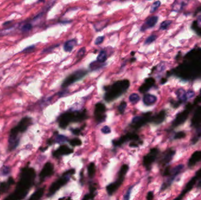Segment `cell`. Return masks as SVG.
Returning <instances> with one entry per match:
<instances>
[{"instance_id": "6da1fadb", "label": "cell", "mask_w": 201, "mask_h": 200, "mask_svg": "<svg viewBox=\"0 0 201 200\" xmlns=\"http://www.w3.org/2000/svg\"><path fill=\"white\" fill-rule=\"evenodd\" d=\"M36 177V171L31 168L22 169L21 178L15 192L7 198L8 200H21L25 198Z\"/></svg>"}, {"instance_id": "7a4b0ae2", "label": "cell", "mask_w": 201, "mask_h": 200, "mask_svg": "<svg viewBox=\"0 0 201 200\" xmlns=\"http://www.w3.org/2000/svg\"><path fill=\"white\" fill-rule=\"evenodd\" d=\"M130 86V81L124 79L115 82L111 86L106 87V93L104 97L105 100L108 102L115 100L125 93Z\"/></svg>"}, {"instance_id": "3957f363", "label": "cell", "mask_w": 201, "mask_h": 200, "mask_svg": "<svg viewBox=\"0 0 201 200\" xmlns=\"http://www.w3.org/2000/svg\"><path fill=\"white\" fill-rule=\"evenodd\" d=\"M175 75L183 79H192L201 76V63L181 65L175 69Z\"/></svg>"}, {"instance_id": "277c9868", "label": "cell", "mask_w": 201, "mask_h": 200, "mask_svg": "<svg viewBox=\"0 0 201 200\" xmlns=\"http://www.w3.org/2000/svg\"><path fill=\"white\" fill-rule=\"evenodd\" d=\"M86 110L82 112H66L63 114L59 118L58 122L59 127L65 129L72 122H80L87 118Z\"/></svg>"}, {"instance_id": "5b68a950", "label": "cell", "mask_w": 201, "mask_h": 200, "mask_svg": "<svg viewBox=\"0 0 201 200\" xmlns=\"http://www.w3.org/2000/svg\"><path fill=\"white\" fill-rule=\"evenodd\" d=\"M74 173H75V170L74 169L68 170L65 173H64L61 177L52 184V185L49 188L48 196L50 197V196H53L57 191H58V190H59L62 187L64 186L65 184H66L69 181V180L70 179L71 176Z\"/></svg>"}, {"instance_id": "8992f818", "label": "cell", "mask_w": 201, "mask_h": 200, "mask_svg": "<svg viewBox=\"0 0 201 200\" xmlns=\"http://www.w3.org/2000/svg\"><path fill=\"white\" fill-rule=\"evenodd\" d=\"M87 73V71L84 69H80L72 73L70 75L66 77V79L63 81L62 87H67L72 83L80 80L82 77L85 76Z\"/></svg>"}, {"instance_id": "52a82bcc", "label": "cell", "mask_w": 201, "mask_h": 200, "mask_svg": "<svg viewBox=\"0 0 201 200\" xmlns=\"http://www.w3.org/2000/svg\"><path fill=\"white\" fill-rule=\"evenodd\" d=\"M192 105L189 104V106L187 105V107L185 110H184L182 112L177 114L176 118H175L172 123V126L174 127H177L178 126H180L181 124H183L188 118L189 114L190 113L191 110L192 109Z\"/></svg>"}, {"instance_id": "ba28073f", "label": "cell", "mask_w": 201, "mask_h": 200, "mask_svg": "<svg viewBox=\"0 0 201 200\" xmlns=\"http://www.w3.org/2000/svg\"><path fill=\"white\" fill-rule=\"evenodd\" d=\"M151 113L149 112L142 116H136L132 119V126L135 129H139L151 120Z\"/></svg>"}, {"instance_id": "9c48e42d", "label": "cell", "mask_w": 201, "mask_h": 200, "mask_svg": "<svg viewBox=\"0 0 201 200\" xmlns=\"http://www.w3.org/2000/svg\"><path fill=\"white\" fill-rule=\"evenodd\" d=\"M20 132L18 131L17 127H14L10 132L9 137V145L8 149L9 150H13L18 146L20 139L18 138V134Z\"/></svg>"}, {"instance_id": "30bf717a", "label": "cell", "mask_w": 201, "mask_h": 200, "mask_svg": "<svg viewBox=\"0 0 201 200\" xmlns=\"http://www.w3.org/2000/svg\"><path fill=\"white\" fill-rule=\"evenodd\" d=\"M105 110L106 108L105 106L102 103H98L95 105V116L96 118V120L99 122H103L105 118Z\"/></svg>"}, {"instance_id": "8fae6325", "label": "cell", "mask_w": 201, "mask_h": 200, "mask_svg": "<svg viewBox=\"0 0 201 200\" xmlns=\"http://www.w3.org/2000/svg\"><path fill=\"white\" fill-rule=\"evenodd\" d=\"M158 154V150L157 149L155 148L152 149L150 150V152L143 157V166L146 167L147 168L150 167L152 164L156 159Z\"/></svg>"}, {"instance_id": "7c38bea8", "label": "cell", "mask_w": 201, "mask_h": 200, "mask_svg": "<svg viewBox=\"0 0 201 200\" xmlns=\"http://www.w3.org/2000/svg\"><path fill=\"white\" fill-rule=\"evenodd\" d=\"M124 178L125 177H124V176H118V178L116 182L111 183L107 187V191L109 196H111L114 192H115L116 190L119 188V187L121 186V184L124 182Z\"/></svg>"}, {"instance_id": "4fadbf2b", "label": "cell", "mask_w": 201, "mask_h": 200, "mask_svg": "<svg viewBox=\"0 0 201 200\" xmlns=\"http://www.w3.org/2000/svg\"><path fill=\"white\" fill-rule=\"evenodd\" d=\"M54 173V166L50 162H48L45 164L44 167L41 171L40 177L42 180L53 175Z\"/></svg>"}, {"instance_id": "5bb4252c", "label": "cell", "mask_w": 201, "mask_h": 200, "mask_svg": "<svg viewBox=\"0 0 201 200\" xmlns=\"http://www.w3.org/2000/svg\"><path fill=\"white\" fill-rule=\"evenodd\" d=\"M138 139L139 137L137 134H136L135 133H128L126 135L121 137L119 140L113 141V144L115 146H118V145H122L124 143H125L126 141L131 140H138Z\"/></svg>"}, {"instance_id": "9a60e30c", "label": "cell", "mask_w": 201, "mask_h": 200, "mask_svg": "<svg viewBox=\"0 0 201 200\" xmlns=\"http://www.w3.org/2000/svg\"><path fill=\"white\" fill-rule=\"evenodd\" d=\"M155 79L152 77H149L146 79L144 83H143L139 89V92L141 93L147 92L151 88V87L154 86V85L155 84Z\"/></svg>"}, {"instance_id": "2e32d148", "label": "cell", "mask_w": 201, "mask_h": 200, "mask_svg": "<svg viewBox=\"0 0 201 200\" xmlns=\"http://www.w3.org/2000/svg\"><path fill=\"white\" fill-rule=\"evenodd\" d=\"M31 118L26 117L21 119L20 123H18V126H17L16 127L17 128L19 132L22 133L27 130L28 127L31 124Z\"/></svg>"}, {"instance_id": "e0dca14e", "label": "cell", "mask_w": 201, "mask_h": 200, "mask_svg": "<svg viewBox=\"0 0 201 200\" xmlns=\"http://www.w3.org/2000/svg\"><path fill=\"white\" fill-rule=\"evenodd\" d=\"M73 152V150L69 148L65 145H61L58 150H55L53 152V155L55 157H59L64 155H68L71 154Z\"/></svg>"}, {"instance_id": "ac0fdd59", "label": "cell", "mask_w": 201, "mask_h": 200, "mask_svg": "<svg viewBox=\"0 0 201 200\" xmlns=\"http://www.w3.org/2000/svg\"><path fill=\"white\" fill-rule=\"evenodd\" d=\"M192 126L194 127H199L201 124V106L197 108L193 114L192 118Z\"/></svg>"}, {"instance_id": "d6986e66", "label": "cell", "mask_w": 201, "mask_h": 200, "mask_svg": "<svg viewBox=\"0 0 201 200\" xmlns=\"http://www.w3.org/2000/svg\"><path fill=\"white\" fill-rule=\"evenodd\" d=\"M158 21V17L157 16H152L151 17L148 18L147 21L144 23L143 25L141 28V30L142 31H145L149 28L154 27L156 24V23Z\"/></svg>"}, {"instance_id": "ffe728a7", "label": "cell", "mask_w": 201, "mask_h": 200, "mask_svg": "<svg viewBox=\"0 0 201 200\" xmlns=\"http://www.w3.org/2000/svg\"><path fill=\"white\" fill-rule=\"evenodd\" d=\"M201 160V151H195L188 161V166L192 167Z\"/></svg>"}, {"instance_id": "44dd1931", "label": "cell", "mask_w": 201, "mask_h": 200, "mask_svg": "<svg viewBox=\"0 0 201 200\" xmlns=\"http://www.w3.org/2000/svg\"><path fill=\"white\" fill-rule=\"evenodd\" d=\"M189 0H175L172 5V11L179 12L183 9V7L187 5Z\"/></svg>"}, {"instance_id": "7402d4cb", "label": "cell", "mask_w": 201, "mask_h": 200, "mask_svg": "<svg viewBox=\"0 0 201 200\" xmlns=\"http://www.w3.org/2000/svg\"><path fill=\"white\" fill-rule=\"evenodd\" d=\"M197 182V178L195 177L192 178V179L189 182H188V184H187L185 188H184V190L182 191V192L181 193V194L176 199H181V198H182L183 196H185L189 191H191V190L195 186V184H196Z\"/></svg>"}, {"instance_id": "603a6c76", "label": "cell", "mask_w": 201, "mask_h": 200, "mask_svg": "<svg viewBox=\"0 0 201 200\" xmlns=\"http://www.w3.org/2000/svg\"><path fill=\"white\" fill-rule=\"evenodd\" d=\"M183 167H184V166L183 164H179L170 170V176H171V178L169 180L168 185H170V183L174 179V178L176 177V176L178 175L182 171Z\"/></svg>"}, {"instance_id": "cb8c5ba5", "label": "cell", "mask_w": 201, "mask_h": 200, "mask_svg": "<svg viewBox=\"0 0 201 200\" xmlns=\"http://www.w3.org/2000/svg\"><path fill=\"white\" fill-rule=\"evenodd\" d=\"M166 118V112L165 110H162L159 113L156 114L155 116L151 117V122L155 124H159L162 123Z\"/></svg>"}, {"instance_id": "d4e9b609", "label": "cell", "mask_w": 201, "mask_h": 200, "mask_svg": "<svg viewBox=\"0 0 201 200\" xmlns=\"http://www.w3.org/2000/svg\"><path fill=\"white\" fill-rule=\"evenodd\" d=\"M14 184V180L12 177L9 178L7 182H4L0 184V193H4L8 190L10 186Z\"/></svg>"}, {"instance_id": "484cf974", "label": "cell", "mask_w": 201, "mask_h": 200, "mask_svg": "<svg viewBox=\"0 0 201 200\" xmlns=\"http://www.w3.org/2000/svg\"><path fill=\"white\" fill-rule=\"evenodd\" d=\"M175 151L174 150H172V149L168 150L167 152L165 153V154L163 156L161 163L164 164H166L170 163V161H171V160L172 159V158L175 155Z\"/></svg>"}, {"instance_id": "4316f807", "label": "cell", "mask_w": 201, "mask_h": 200, "mask_svg": "<svg viewBox=\"0 0 201 200\" xmlns=\"http://www.w3.org/2000/svg\"><path fill=\"white\" fill-rule=\"evenodd\" d=\"M157 100L156 96L151 94H147L143 96V101L145 105L151 106L154 105Z\"/></svg>"}, {"instance_id": "83f0119b", "label": "cell", "mask_w": 201, "mask_h": 200, "mask_svg": "<svg viewBox=\"0 0 201 200\" xmlns=\"http://www.w3.org/2000/svg\"><path fill=\"white\" fill-rule=\"evenodd\" d=\"M77 42L76 39H71L67 41L64 45V49L65 52H70L74 48V47L76 45Z\"/></svg>"}, {"instance_id": "f1b7e54d", "label": "cell", "mask_w": 201, "mask_h": 200, "mask_svg": "<svg viewBox=\"0 0 201 200\" xmlns=\"http://www.w3.org/2000/svg\"><path fill=\"white\" fill-rule=\"evenodd\" d=\"M176 95L180 102H185L187 100V92L182 88H179L177 90Z\"/></svg>"}, {"instance_id": "f546056e", "label": "cell", "mask_w": 201, "mask_h": 200, "mask_svg": "<svg viewBox=\"0 0 201 200\" xmlns=\"http://www.w3.org/2000/svg\"><path fill=\"white\" fill-rule=\"evenodd\" d=\"M45 188H42L39 189L38 190L34 192L30 198V200H38L40 199L42 197L44 192Z\"/></svg>"}, {"instance_id": "4dcf8cb0", "label": "cell", "mask_w": 201, "mask_h": 200, "mask_svg": "<svg viewBox=\"0 0 201 200\" xmlns=\"http://www.w3.org/2000/svg\"><path fill=\"white\" fill-rule=\"evenodd\" d=\"M108 22V20H105V21L104 20V21H100L99 23H96L94 25V27L95 28V30L97 31H99L103 30V29L107 26Z\"/></svg>"}, {"instance_id": "1f68e13d", "label": "cell", "mask_w": 201, "mask_h": 200, "mask_svg": "<svg viewBox=\"0 0 201 200\" xmlns=\"http://www.w3.org/2000/svg\"><path fill=\"white\" fill-rule=\"evenodd\" d=\"M107 59V52L105 50H102L100 52V53L98 55L97 61H98L99 62L104 63L106 61Z\"/></svg>"}, {"instance_id": "d6a6232c", "label": "cell", "mask_w": 201, "mask_h": 200, "mask_svg": "<svg viewBox=\"0 0 201 200\" xmlns=\"http://www.w3.org/2000/svg\"><path fill=\"white\" fill-rule=\"evenodd\" d=\"M88 176L89 177H94L95 174V166L94 163L89 164L88 167Z\"/></svg>"}, {"instance_id": "836d02e7", "label": "cell", "mask_w": 201, "mask_h": 200, "mask_svg": "<svg viewBox=\"0 0 201 200\" xmlns=\"http://www.w3.org/2000/svg\"><path fill=\"white\" fill-rule=\"evenodd\" d=\"M103 65V63L99 62L98 61H94L90 64L89 68L92 70H96V69H98L100 68L101 67H102V66Z\"/></svg>"}, {"instance_id": "e575fe53", "label": "cell", "mask_w": 201, "mask_h": 200, "mask_svg": "<svg viewBox=\"0 0 201 200\" xmlns=\"http://www.w3.org/2000/svg\"><path fill=\"white\" fill-rule=\"evenodd\" d=\"M171 24H172V21L166 20L165 21L161 23L159 29L161 30H166L169 28Z\"/></svg>"}, {"instance_id": "d590c367", "label": "cell", "mask_w": 201, "mask_h": 200, "mask_svg": "<svg viewBox=\"0 0 201 200\" xmlns=\"http://www.w3.org/2000/svg\"><path fill=\"white\" fill-rule=\"evenodd\" d=\"M161 3L160 1H156L155 3H153V4L151 6V10H150V13H154L156 11L157 9H158V8L160 7Z\"/></svg>"}, {"instance_id": "8d00e7d4", "label": "cell", "mask_w": 201, "mask_h": 200, "mask_svg": "<svg viewBox=\"0 0 201 200\" xmlns=\"http://www.w3.org/2000/svg\"><path fill=\"white\" fill-rule=\"evenodd\" d=\"M140 100L139 96L137 93H133L130 96V102L132 103H137Z\"/></svg>"}, {"instance_id": "74e56055", "label": "cell", "mask_w": 201, "mask_h": 200, "mask_svg": "<svg viewBox=\"0 0 201 200\" xmlns=\"http://www.w3.org/2000/svg\"><path fill=\"white\" fill-rule=\"evenodd\" d=\"M128 166L126 165V164H124L122 167H121V169L119 171V176H124L125 177V174L127 173L128 170Z\"/></svg>"}, {"instance_id": "f35d334b", "label": "cell", "mask_w": 201, "mask_h": 200, "mask_svg": "<svg viewBox=\"0 0 201 200\" xmlns=\"http://www.w3.org/2000/svg\"><path fill=\"white\" fill-rule=\"evenodd\" d=\"M156 38H157V36L156 35H152L148 37L147 39L145 41V45L151 44L153 42H154L156 40Z\"/></svg>"}, {"instance_id": "ab89813d", "label": "cell", "mask_w": 201, "mask_h": 200, "mask_svg": "<svg viewBox=\"0 0 201 200\" xmlns=\"http://www.w3.org/2000/svg\"><path fill=\"white\" fill-rule=\"evenodd\" d=\"M126 106H127V104L124 101L121 102V104L119 105V106H118V111H119V112L120 113L123 114L124 113L125 109L126 108Z\"/></svg>"}, {"instance_id": "60d3db41", "label": "cell", "mask_w": 201, "mask_h": 200, "mask_svg": "<svg viewBox=\"0 0 201 200\" xmlns=\"http://www.w3.org/2000/svg\"><path fill=\"white\" fill-rule=\"evenodd\" d=\"M70 143L72 146H79L82 145V141L79 139H74L70 141Z\"/></svg>"}, {"instance_id": "b9f144b4", "label": "cell", "mask_w": 201, "mask_h": 200, "mask_svg": "<svg viewBox=\"0 0 201 200\" xmlns=\"http://www.w3.org/2000/svg\"><path fill=\"white\" fill-rule=\"evenodd\" d=\"M67 140H68V139L67 137L62 135H58L55 139V141L58 143H63L67 141Z\"/></svg>"}, {"instance_id": "7bdbcfd3", "label": "cell", "mask_w": 201, "mask_h": 200, "mask_svg": "<svg viewBox=\"0 0 201 200\" xmlns=\"http://www.w3.org/2000/svg\"><path fill=\"white\" fill-rule=\"evenodd\" d=\"M32 28V25L30 24H26L23 25L22 31L23 32H28Z\"/></svg>"}, {"instance_id": "ee69618b", "label": "cell", "mask_w": 201, "mask_h": 200, "mask_svg": "<svg viewBox=\"0 0 201 200\" xmlns=\"http://www.w3.org/2000/svg\"><path fill=\"white\" fill-rule=\"evenodd\" d=\"M186 136V134L183 132H179L176 133L175 134V139H183Z\"/></svg>"}, {"instance_id": "f6af8a7d", "label": "cell", "mask_w": 201, "mask_h": 200, "mask_svg": "<svg viewBox=\"0 0 201 200\" xmlns=\"http://www.w3.org/2000/svg\"><path fill=\"white\" fill-rule=\"evenodd\" d=\"M195 177L197 178V181L199 180V183L198 186V187H201V168L197 171Z\"/></svg>"}, {"instance_id": "bcb514c9", "label": "cell", "mask_w": 201, "mask_h": 200, "mask_svg": "<svg viewBox=\"0 0 201 200\" xmlns=\"http://www.w3.org/2000/svg\"><path fill=\"white\" fill-rule=\"evenodd\" d=\"M34 50H35V46H30L27 47L24 50H23V52L24 53H30V52H32V51H34Z\"/></svg>"}, {"instance_id": "7dc6e473", "label": "cell", "mask_w": 201, "mask_h": 200, "mask_svg": "<svg viewBox=\"0 0 201 200\" xmlns=\"http://www.w3.org/2000/svg\"><path fill=\"white\" fill-rule=\"evenodd\" d=\"M85 48L84 47V48H82L80 50L78 51V54H77V55H76V57L77 58H81V57H82L84 54H85Z\"/></svg>"}, {"instance_id": "c3c4849f", "label": "cell", "mask_w": 201, "mask_h": 200, "mask_svg": "<svg viewBox=\"0 0 201 200\" xmlns=\"http://www.w3.org/2000/svg\"><path fill=\"white\" fill-rule=\"evenodd\" d=\"M104 40V36H98L95 41V45H99L101 43H103V41Z\"/></svg>"}, {"instance_id": "681fc988", "label": "cell", "mask_w": 201, "mask_h": 200, "mask_svg": "<svg viewBox=\"0 0 201 200\" xmlns=\"http://www.w3.org/2000/svg\"><path fill=\"white\" fill-rule=\"evenodd\" d=\"M101 131L104 134H108V133H111V129L108 127V126H103L102 128Z\"/></svg>"}, {"instance_id": "f907efd6", "label": "cell", "mask_w": 201, "mask_h": 200, "mask_svg": "<svg viewBox=\"0 0 201 200\" xmlns=\"http://www.w3.org/2000/svg\"><path fill=\"white\" fill-rule=\"evenodd\" d=\"M95 197V194L93 192H90L88 194L85 195V197L83 198V200H91L93 199Z\"/></svg>"}, {"instance_id": "816d5d0a", "label": "cell", "mask_w": 201, "mask_h": 200, "mask_svg": "<svg viewBox=\"0 0 201 200\" xmlns=\"http://www.w3.org/2000/svg\"><path fill=\"white\" fill-rule=\"evenodd\" d=\"M195 95V93H194V92L192 91H188V92L187 93V99H190V98H191L192 97H193V96Z\"/></svg>"}, {"instance_id": "f5cc1de1", "label": "cell", "mask_w": 201, "mask_h": 200, "mask_svg": "<svg viewBox=\"0 0 201 200\" xmlns=\"http://www.w3.org/2000/svg\"><path fill=\"white\" fill-rule=\"evenodd\" d=\"M10 171V168L8 167H4L3 170V174L4 175H7Z\"/></svg>"}, {"instance_id": "db71d44e", "label": "cell", "mask_w": 201, "mask_h": 200, "mask_svg": "<svg viewBox=\"0 0 201 200\" xmlns=\"http://www.w3.org/2000/svg\"><path fill=\"white\" fill-rule=\"evenodd\" d=\"M200 102H201V90L200 91L199 95L198 96L197 98L195 99V100H194V103L196 105V104H198V103H199Z\"/></svg>"}, {"instance_id": "11a10c76", "label": "cell", "mask_w": 201, "mask_h": 200, "mask_svg": "<svg viewBox=\"0 0 201 200\" xmlns=\"http://www.w3.org/2000/svg\"><path fill=\"white\" fill-rule=\"evenodd\" d=\"M147 198V200H151L154 198V194H153L152 192L150 191V192H149L148 193Z\"/></svg>"}, {"instance_id": "9f6ffc18", "label": "cell", "mask_w": 201, "mask_h": 200, "mask_svg": "<svg viewBox=\"0 0 201 200\" xmlns=\"http://www.w3.org/2000/svg\"><path fill=\"white\" fill-rule=\"evenodd\" d=\"M72 132L75 135H79L80 134L81 130L79 129H72Z\"/></svg>"}, {"instance_id": "6f0895ef", "label": "cell", "mask_w": 201, "mask_h": 200, "mask_svg": "<svg viewBox=\"0 0 201 200\" xmlns=\"http://www.w3.org/2000/svg\"><path fill=\"white\" fill-rule=\"evenodd\" d=\"M131 188H132V187L131 188H130V190H128V191L127 192V193L125 194V196H124V199L125 200H129L130 198V193H131Z\"/></svg>"}, {"instance_id": "680465c9", "label": "cell", "mask_w": 201, "mask_h": 200, "mask_svg": "<svg viewBox=\"0 0 201 200\" xmlns=\"http://www.w3.org/2000/svg\"><path fill=\"white\" fill-rule=\"evenodd\" d=\"M135 143H131V145H130V146L131 147H137L138 145H135Z\"/></svg>"}, {"instance_id": "91938a15", "label": "cell", "mask_w": 201, "mask_h": 200, "mask_svg": "<svg viewBox=\"0 0 201 200\" xmlns=\"http://www.w3.org/2000/svg\"><path fill=\"white\" fill-rule=\"evenodd\" d=\"M166 81V79H162V83H165Z\"/></svg>"}, {"instance_id": "94428289", "label": "cell", "mask_w": 201, "mask_h": 200, "mask_svg": "<svg viewBox=\"0 0 201 200\" xmlns=\"http://www.w3.org/2000/svg\"><path fill=\"white\" fill-rule=\"evenodd\" d=\"M44 1V0H39V2H41V1Z\"/></svg>"}, {"instance_id": "6125c7cd", "label": "cell", "mask_w": 201, "mask_h": 200, "mask_svg": "<svg viewBox=\"0 0 201 200\" xmlns=\"http://www.w3.org/2000/svg\"><path fill=\"white\" fill-rule=\"evenodd\" d=\"M148 1H150V0H148Z\"/></svg>"}]
</instances>
